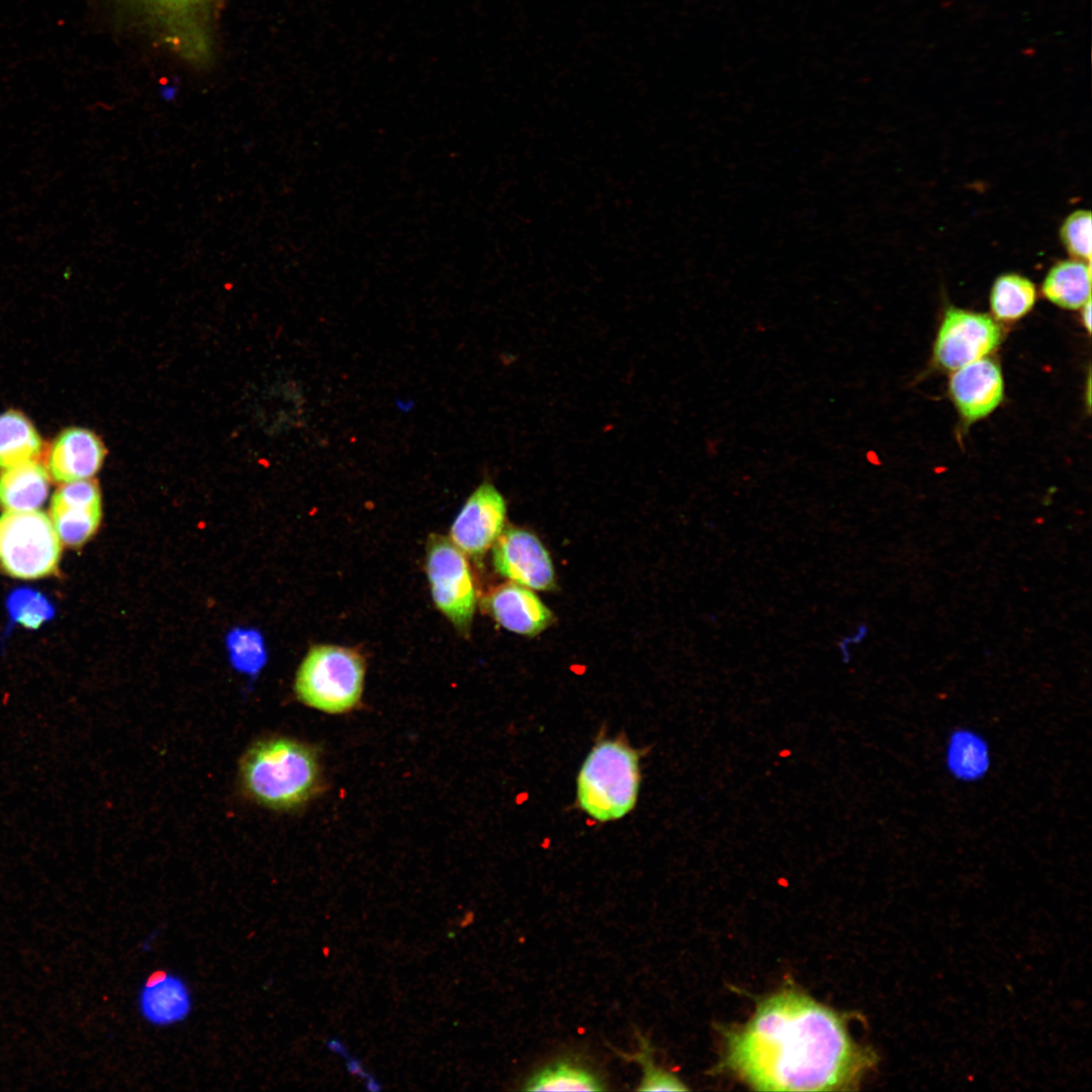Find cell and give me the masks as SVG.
<instances>
[{"label": "cell", "instance_id": "cell-1", "mask_svg": "<svg viewBox=\"0 0 1092 1092\" xmlns=\"http://www.w3.org/2000/svg\"><path fill=\"white\" fill-rule=\"evenodd\" d=\"M872 1061L835 1012L792 990L762 1001L747 1023L727 1034V1065L757 1090L841 1089Z\"/></svg>", "mask_w": 1092, "mask_h": 1092}, {"label": "cell", "instance_id": "cell-2", "mask_svg": "<svg viewBox=\"0 0 1092 1092\" xmlns=\"http://www.w3.org/2000/svg\"><path fill=\"white\" fill-rule=\"evenodd\" d=\"M240 780L251 801L273 810H290L305 804L318 791L321 767L308 745L271 737L247 749L240 763Z\"/></svg>", "mask_w": 1092, "mask_h": 1092}, {"label": "cell", "instance_id": "cell-3", "mask_svg": "<svg viewBox=\"0 0 1092 1092\" xmlns=\"http://www.w3.org/2000/svg\"><path fill=\"white\" fill-rule=\"evenodd\" d=\"M640 781V751L624 736L600 739L578 771L577 806L600 822L621 819L634 809Z\"/></svg>", "mask_w": 1092, "mask_h": 1092}, {"label": "cell", "instance_id": "cell-4", "mask_svg": "<svg viewBox=\"0 0 1092 1092\" xmlns=\"http://www.w3.org/2000/svg\"><path fill=\"white\" fill-rule=\"evenodd\" d=\"M365 662L352 648L316 645L309 649L294 680V691L304 705L329 714L352 711L360 703Z\"/></svg>", "mask_w": 1092, "mask_h": 1092}, {"label": "cell", "instance_id": "cell-5", "mask_svg": "<svg viewBox=\"0 0 1092 1092\" xmlns=\"http://www.w3.org/2000/svg\"><path fill=\"white\" fill-rule=\"evenodd\" d=\"M51 518L40 511L0 516V567L9 575L34 579L56 572L62 543Z\"/></svg>", "mask_w": 1092, "mask_h": 1092}, {"label": "cell", "instance_id": "cell-6", "mask_svg": "<svg viewBox=\"0 0 1092 1092\" xmlns=\"http://www.w3.org/2000/svg\"><path fill=\"white\" fill-rule=\"evenodd\" d=\"M426 569L436 607L462 632L472 623L476 596L465 553L449 538L431 535Z\"/></svg>", "mask_w": 1092, "mask_h": 1092}, {"label": "cell", "instance_id": "cell-7", "mask_svg": "<svg viewBox=\"0 0 1092 1092\" xmlns=\"http://www.w3.org/2000/svg\"><path fill=\"white\" fill-rule=\"evenodd\" d=\"M1000 339V328L990 316L951 307L939 327L934 359L942 368L957 370L991 353Z\"/></svg>", "mask_w": 1092, "mask_h": 1092}, {"label": "cell", "instance_id": "cell-8", "mask_svg": "<svg viewBox=\"0 0 1092 1092\" xmlns=\"http://www.w3.org/2000/svg\"><path fill=\"white\" fill-rule=\"evenodd\" d=\"M139 1018L149 1027L168 1029L186 1022L195 1009L189 981L168 969L153 970L140 983L134 995Z\"/></svg>", "mask_w": 1092, "mask_h": 1092}, {"label": "cell", "instance_id": "cell-9", "mask_svg": "<svg viewBox=\"0 0 1092 1092\" xmlns=\"http://www.w3.org/2000/svg\"><path fill=\"white\" fill-rule=\"evenodd\" d=\"M494 569L513 582L529 588L548 590L554 586V569L551 558L532 533L507 527L492 548Z\"/></svg>", "mask_w": 1092, "mask_h": 1092}, {"label": "cell", "instance_id": "cell-10", "mask_svg": "<svg viewBox=\"0 0 1092 1092\" xmlns=\"http://www.w3.org/2000/svg\"><path fill=\"white\" fill-rule=\"evenodd\" d=\"M506 512L500 492L491 483H481L457 515L450 529V540L464 553L481 556L502 533Z\"/></svg>", "mask_w": 1092, "mask_h": 1092}, {"label": "cell", "instance_id": "cell-11", "mask_svg": "<svg viewBox=\"0 0 1092 1092\" xmlns=\"http://www.w3.org/2000/svg\"><path fill=\"white\" fill-rule=\"evenodd\" d=\"M1003 387L999 366L986 358L957 369L948 384L954 405L968 422L992 413L1003 398Z\"/></svg>", "mask_w": 1092, "mask_h": 1092}, {"label": "cell", "instance_id": "cell-12", "mask_svg": "<svg viewBox=\"0 0 1092 1092\" xmlns=\"http://www.w3.org/2000/svg\"><path fill=\"white\" fill-rule=\"evenodd\" d=\"M481 607L507 630L526 636L539 634L553 620L551 611L529 587L513 581L487 594Z\"/></svg>", "mask_w": 1092, "mask_h": 1092}, {"label": "cell", "instance_id": "cell-13", "mask_svg": "<svg viewBox=\"0 0 1092 1092\" xmlns=\"http://www.w3.org/2000/svg\"><path fill=\"white\" fill-rule=\"evenodd\" d=\"M106 455L100 438L84 428L63 431L52 445L48 459L49 474L58 482L92 478Z\"/></svg>", "mask_w": 1092, "mask_h": 1092}, {"label": "cell", "instance_id": "cell-14", "mask_svg": "<svg viewBox=\"0 0 1092 1092\" xmlns=\"http://www.w3.org/2000/svg\"><path fill=\"white\" fill-rule=\"evenodd\" d=\"M942 763L946 775L962 785L984 781L993 765L989 739L971 726L952 728L945 738Z\"/></svg>", "mask_w": 1092, "mask_h": 1092}, {"label": "cell", "instance_id": "cell-15", "mask_svg": "<svg viewBox=\"0 0 1092 1092\" xmlns=\"http://www.w3.org/2000/svg\"><path fill=\"white\" fill-rule=\"evenodd\" d=\"M50 474L36 460L3 469L0 508L10 512L38 510L49 495Z\"/></svg>", "mask_w": 1092, "mask_h": 1092}, {"label": "cell", "instance_id": "cell-16", "mask_svg": "<svg viewBox=\"0 0 1092 1092\" xmlns=\"http://www.w3.org/2000/svg\"><path fill=\"white\" fill-rule=\"evenodd\" d=\"M1041 291L1048 300L1060 307H1082L1090 300V262L1073 258L1057 262L1046 273Z\"/></svg>", "mask_w": 1092, "mask_h": 1092}, {"label": "cell", "instance_id": "cell-17", "mask_svg": "<svg viewBox=\"0 0 1092 1092\" xmlns=\"http://www.w3.org/2000/svg\"><path fill=\"white\" fill-rule=\"evenodd\" d=\"M526 1091H601L600 1076L571 1059L554 1061L535 1071L524 1083Z\"/></svg>", "mask_w": 1092, "mask_h": 1092}, {"label": "cell", "instance_id": "cell-18", "mask_svg": "<svg viewBox=\"0 0 1092 1092\" xmlns=\"http://www.w3.org/2000/svg\"><path fill=\"white\" fill-rule=\"evenodd\" d=\"M41 446L39 434L23 414L8 411L0 415V469L36 460Z\"/></svg>", "mask_w": 1092, "mask_h": 1092}, {"label": "cell", "instance_id": "cell-19", "mask_svg": "<svg viewBox=\"0 0 1092 1092\" xmlns=\"http://www.w3.org/2000/svg\"><path fill=\"white\" fill-rule=\"evenodd\" d=\"M1035 286L1028 278L1006 273L998 276L991 288L990 307L994 316L1003 322L1021 318L1033 307Z\"/></svg>", "mask_w": 1092, "mask_h": 1092}, {"label": "cell", "instance_id": "cell-20", "mask_svg": "<svg viewBox=\"0 0 1092 1092\" xmlns=\"http://www.w3.org/2000/svg\"><path fill=\"white\" fill-rule=\"evenodd\" d=\"M50 515L61 541L69 547H79L96 533L101 522L102 507H82L52 500Z\"/></svg>", "mask_w": 1092, "mask_h": 1092}, {"label": "cell", "instance_id": "cell-21", "mask_svg": "<svg viewBox=\"0 0 1092 1092\" xmlns=\"http://www.w3.org/2000/svg\"><path fill=\"white\" fill-rule=\"evenodd\" d=\"M9 622L20 624L28 629H37L54 618L56 610L50 600L41 593L20 587L9 594L6 601Z\"/></svg>", "mask_w": 1092, "mask_h": 1092}, {"label": "cell", "instance_id": "cell-22", "mask_svg": "<svg viewBox=\"0 0 1092 1092\" xmlns=\"http://www.w3.org/2000/svg\"><path fill=\"white\" fill-rule=\"evenodd\" d=\"M638 1050L628 1055L619 1053L625 1060L635 1062L642 1069L639 1091H685L687 1087L672 1073L658 1067L653 1060V1049L646 1036L637 1033Z\"/></svg>", "mask_w": 1092, "mask_h": 1092}, {"label": "cell", "instance_id": "cell-23", "mask_svg": "<svg viewBox=\"0 0 1092 1092\" xmlns=\"http://www.w3.org/2000/svg\"><path fill=\"white\" fill-rule=\"evenodd\" d=\"M1060 239L1073 259L1090 262L1091 212L1083 209L1071 212L1061 225Z\"/></svg>", "mask_w": 1092, "mask_h": 1092}, {"label": "cell", "instance_id": "cell-24", "mask_svg": "<svg viewBox=\"0 0 1092 1092\" xmlns=\"http://www.w3.org/2000/svg\"><path fill=\"white\" fill-rule=\"evenodd\" d=\"M153 4L162 7L169 12L183 13L197 5L201 4L204 0H148Z\"/></svg>", "mask_w": 1092, "mask_h": 1092}, {"label": "cell", "instance_id": "cell-25", "mask_svg": "<svg viewBox=\"0 0 1092 1092\" xmlns=\"http://www.w3.org/2000/svg\"><path fill=\"white\" fill-rule=\"evenodd\" d=\"M1083 324L1088 331L1091 330V300H1088L1082 307Z\"/></svg>", "mask_w": 1092, "mask_h": 1092}]
</instances>
